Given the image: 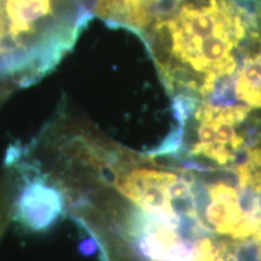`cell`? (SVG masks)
I'll return each instance as SVG.
<instances>
[{
    "mask_svg": "<svg viewBox=\"0 0 261 261\" xmlns=\"http://www.w3.org/2000/svg\"><path fill=\"white\" fill-rule=\"evenodd\" d=\"M67 213L63 191L46 174L28 177L18 194L16 217L31 232H46Z\"/></svg>",
    "mask_w": 261,
    "mask_h": 261,
    "instance_id": "7a4b0ae2",
    "label": "cell"
},
{
    "mask_svg": "<svg viewBox=\"0 0 261 261\" xmlns=\"http://www.w3.org/2000/svg\"><path fill=\"white\" fill-rule=\"evenodd\" d=\"M10 35L18 44V38L34 31L40 19L52 12V0H5Z\"/></svg>",
    "mask_w": 261,
    "mask_h": 261,
    "instance_id": "5b68a950",
    "label": "cell"
},
{
    "mask_svg": "<svg viewBox=\"0 0 261 261\" xmlns=\"http://www.w3.org/2000/svg\"><path fill=\"white\" fill-rule=\"evenodd\" d=\"M255 191H256V196H257V204H259V208L261 211V182L255 187Z\"/></svg>",
    "mask_w": 261,
    "mask_h": 261,
    "instance_id": "9c48e42d",
    "label": "cell"
},
{
    "mask_svg": "<svg viewBox=\"0 0 261 261\" xmlns=\"http://www.w3.org/2000/svg\"><path fill=\"white\" fill-rule=\"evenodd\" d=\"M166 192L169 198H189L192 196L190 187L180 177L166 187Z\"/></svg>",
    "mask_w": 261,
    "mask_h": 261,
    "instance_id": "8992f818",
    "label": "cell"
},
{
    "mask_svg": "<svg viewBox=\"0 0 261 261\" xmlns=\"http://www.w3.org/2000/svg\"><path fill=\"white\" fill-rule=\"evenodd\" d=\"M174 0H97L96 14L108 24L127 28L142 35Z\"/></svg>",
    "mask_w": 261,
    "mask_h": 261,
    "instance_id": "3957f363",
    "label": "cell"
},
{
    "mask_svg": "<svg viewBox=\"0 0 261 261\" xmlns=\"http://www.w3.org/2000/svg\"><path fill=\"white\" fill-rule=\"evenodd\" d=\"M230 93L236 103L261 109V45L240 64L231 80Z\"/></svg>",
    "mask_w": 261,
    "mask_h": 261,
    "instance_id": "277c9868",
    "label": "cell"
},
{
    "mask_svg": "<svg viewBox=\"0 0 261 261\" xmlns=\"http://www.w3.org/2000/svg\"><path fill=\"white\" fill-rule=\"evenodd\" d=\"M140 37L173 97L234 104L231 80L261 45V0H174Z\"/></svg>",
    "mask_w": 261,
    "mask_h": 261,
    "instance_id": "6da1fadb",
    "label": "cell"
},
{
    "mask_svg": "<svg viewBox=\"0 0 261 261\" xmlns=\"http://www.w3.org/2000/svg\"><path fill=\"white\" fill-rule=\"evenodd\" d=\"M5 40V19L4 11L2 9V3H0V51L3 47V41Z\"/></svg>",
    "mask_w": 261,
    "mask_h": 261,
    "instance_id": "ba28073f",
    "label": "cell"
},
{
    "mask_svg": "<svg viewBox=\"0 0 261 261\" xmlns=\"http://www.w3.org/2000/svg\"><path fill=\"white\" fill-rule=\"evenodd\" d=\"M80 253L85 256H91L93 254L97 253V250L99 249V243H98L97 238L93 236H90L87 238H85L84 241H81L80 246H79Z\"/></svg>",
    "mask_w": 261,
    "mask_h": 261,
    "instance_id": "52a82bcc",
    "label": "cell"
}]
</instances>
